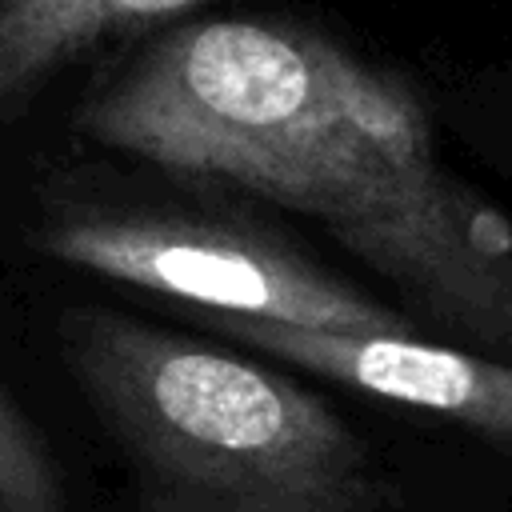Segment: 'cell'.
Segmentation results:
<instances>
[{
    "label": "cell",
    "instance_id": "6da1fadb",
    "mask_svg": "<svg viewBox=\"0 0 512 512\" xmlns=\"http://www.w3.org/2000/svg\"><path fill=\"white\" fill-rule=\"evenodd\" d=\"M104 148L316 220L440 336L512 364V220L436 152L416 92L260 20H188L80 108Z\"/></svg>",
    "mask_w": 512,
    "mask_h": 512
},
{
    "label": "cell",
    "instance_id": "7a4b0ae2",
    "mask_svg": "<svg viewBox=\"0 0 512 512\" xmlns=\"http://www.w3.org/2000/svg\"><path fill=\"white\" fill-rule=\"evenodd\" d=\"M60 336L140 512H380L368 444L304 384L100 308Z\"/></svg>",
    "mask_w": 512,
    "mask_h": 512
},
{
    "label": "cell",
    "instance_id": "3957f363",
    "mask_svg": "<svg viewBox=\"0 0 512 512\" xmlns=\"http://www.w3.org/2000/svg\"><path fill=\"white\" fill-rule=\"evenodd\" d=\"M44 252L100 280L184 300L212 320H268L324 332H416V324L332 280L288 248L216 220L160 212L68 216L44 228Z\"/></svg>",
    "mask_w": 512,
    "mask_h": 512
},
{
    "label": "cell",
    "instance_id": "277c9868",
    "mask_svg": "<svg viewBox=\"0 0 512 512\" xmlns=\"http://www.w3.org/2000/svg\"><path fill=\"white\" fill-rule=\"evenodd\" d=\"M232 340L340 388L448 420L512 452V364L416 332H324L268 320H216Z\"/></svg>",
    "mask_w": 512,
    "mask_h": 512
},
{
    "label": "cell",
    "instance_id": "5b68a950",
    "mask_svg": "<svg viewBox=\"0 0 512 512\" xmlns=\"http://www.w3.org/2000/svg\"><path fill=\"white\" fill-rule=\"evenodd\" d=\"M208 0H0V116L108 36Z\"/></svg>",
    "mask_w": 512,
    "mask_h": 512
},
{
    "label": "cell",
    "instance_id": "8992f818",
    "mask_svg": "<svg viewBox=\"0 0 512 512\" xmlns=\"http://www.w3.org/2000/svg\"><path fill=\"white\" fill-rule=\"evenodd\" d=\"M0 512H68L60 468L48 444L4 388H0Z\"/></svg>",
    "mask_w": 512,
    "mask_h": 512
}]
</instances>
